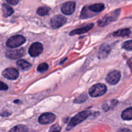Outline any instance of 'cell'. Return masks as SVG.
Listing matches in <instances>:
<instances>
[{
	"label": "cell",
	"mask_w": 132,
	"mask_h": 132,
	"mask_svg": "<svg viewBox=\"0 0 132 132\" xmlns=\"http://www.w3.org/2000/svg\"><path fill=\"white\" fill-rule=\"evenodd\" d=\"M10 131H16V132H24L28 131V128L23 125H18L15 126L13 128L10 130Z\"/></svg>",
	"instance_id": "21"
},
{
	"label": "cell",
	"mask_w": 132,
	"mask_h": 132,
	"mask_svg": "<svg viewBox=\"0 0 132 132\" xmlns=\"http://www.w3.org/2000/svg\"><path fill=\"white\" fill-rule=\"evenodd\" d=\"M21 0H6L8 3H9L10 5H15L18 3Z\"/></svg>",
	"instance_id": "27"
},
{
	"label": "cell",
	"mask_w": 132,
	"mask_h": 132,
	"mask_svg": "<svg viewBox=\"0 0 132 132\" xmlns=\"http://www.w3.org/2000/svg\"><path fill=\"white\" fill-rule=\"evenodd\" d=\"M121 117L122 119L126 120V121L132 120V107L125 110L121 114Z\"/></svg>",
	"instance_id": "16"
},
{
	"label": "cell",
	"mask_w": 132,
	"mask_h": 132,
	"mask_svg": "<svg viewBox=\"0 0 132 132\" xmlns=\"http://www.w3.org/2000/svg\"><path fill=\"white\" fill-rule=\"evenodd\" d=\"M48 69V65L45 63H41L37 67V71L39 72H44L47 70Z\"/></svg>",
	"instance_id": "23"
},
{
	"label": "cell",
	"mask_w": 132,
	"mask_h": 132,
	"mask_svg": "<svg viewBox=\"0 0 132 132\" xmlns=\"http://www.w3.org/2000/svg\"><path fill=\"white\" fill-rule=\"evenodd\" d=\"M111 52V47L108 44H103L101 45L98 52V57L99 59H104L107 57Z\"/></svg>",
	"instance_id": "12"
},
{
	"label": "cell",
	"mask_w": 132,
	"mask_h": 132,
	"mask_svg": "<svg viewBox=\"0 0 132 132\" xmlns=\"http://www.w3.org/2000/svg\"><path fill=\"white\" fill-rule=\"evenodd\" d=\"M67 22V18L61 15H57L53 17L50 21V24L53 28H58L64 25Z\"/></svg>",
	"instance_id": "5"
},
{
	"label": "cell",
	"mask_w": 132,
	"mask_h": 132,
	"mask_svg": "<svg viewBox=\"0 0 132 132\" xmlns=\"http://www.w3.org/2000/svg\"><path fill=\"white\" fill-rule=\"evenodd\" d=\"M89 8L94 12H100L103 11L104 10V5L103 3H97L90 5Z\"/></svg>",
	"instance_id": "18"
},
{
	"label": "cell",
	"mask_w": 132,
	"mask_h": 132,
	"mask_svg": "<svg viewBox=\"0 0 132 132\" xmlns=\"http://www.w3.org/2000/svg\"><path fill=\"white\" fill-rule=\"evenodd\" d=\"M107 91V88L105 85L101 83L96 84L91 87L89 90V94L91 97H97L104 95Z\"/></svg>",
	"instance_id": "2"
},
{
	"label": "cell",
	"mask_w": 132,
	"mask_h": 132,
	"mask_svg": "<svg viewBox=\"0 0 132 132\" xmlns=\"http://www.w3.org/2000/svg\"><path fill=\"white\" fill-rule=\"evenodd\" d=\"M50 9L46 6H41L37 10V14L41 16H44L48 14Z\"/></svg>",
	"instance_id": "20"
},
{
	"label": "cell",
	"mask_w": 132,
	"mask_h": 132,
	"mask_svg": "<svg viewBox=\"0 0 132 132\" xmlns=\"http://www.w3.org/2000/svg\"><path fill=\"white\" fill-rule=\"evenodd\" d=\"M2 10L3 14V16L5 18H7V17L10 16L12 14L14 13V9L8 5L7 4H3L2 5Z\"/></svg>",
	"instance_id": "14"
},
{
	"label": "cell",
	"mask_w": 132,
	"mask_h": 132,
	"mask_svg": "<svg viewBox=\"0 0 132 132\" xmlns=\"http://www.w3.org/2000/svg\"><path fill=\"white\" fill-rule=\"evenodd\" d=\"M17 65H18V67L19 68H21L23 70H28L30 69V68L32 67V65L30 64V63L23 60V59H19V60H18L17 61Z\"/></svg>",
	"instance_id": "15"
},
{
	"label": "cell",
	"mask_w": 132,
	"mask_h": 132,
	"mask_svg": "<svg viewBox=\"0 0 132 132\" xmlns=\"http://www.w3.org/2000/svg\"><path fill=\"white\" fill-rule=\"evenodd\" d=\"M120 131H130V130H126V129H124V130H120Z\"/></svg>",
	"instance_id": "29"
},
{
	"label": "cell",
	"mask_w": 132,
	"mask_h": 132,
	"mask_svg": "<svg viewBox=\"0 0 132 132\" xmlns=\"http://www.w3.org/2000/svg\"><path fill=\"white\" fill-rule=\"evenodd\" d=\"M1 116H5V117H7V116H10V113H8V112H5V113H1Z\"/></svg>",
	"instance_id": "28"
},
{
	"label": "cell",
	"mask_w": 132,
	"mask_h": 132,
	"mask_svg": "<svg viewBox=\"0 0 132 132\" xmlns=\"http://www.w3.org/2000/svg\"><path fill=\"white\" fill-rule=\"evenodd\" d=\"M25 54V51L24 48L15 49V50H8L5 52L6 57L10 59H18L24 56Z\"/></svg>",
	"instance_id": "4"
},
{
	"label": "cell",
	"mask_w": 132,
	"mask_h": 132,
	"mask_svg": "<svg viewBox=\"0 0 132 132\" xmlns=\"http://www.w3.org/2000/svg\"><path fill=\"white\" fill-rule=\"evenodd\" d=\"M76 9V3L73 1H68L63 3L61 6V11L66 15L73 14Z\"/></svg>",
	"instance_id": "11"
},
{
	"label": "cell",
	"mask_w": 132,
	"mask_h": 132,
	"mask_svg": "<svg viewBox=\"0 0 132 132\" xmlns=\"http://www.w3.org/2000/svg\"><path fill=\"white\" fill-rule=\"evenodd\" d=\"M4 77L10 80H15L19 77V72L14 68H8L3 72Z\"/></svg>",
	"instance_id": "7"
},
{
	"label": "cell",
	"mask_w": 132,
	"mask_h": 132,
	"mask_svg": "<svg viewBox=\"0 0 132 132\" xmlns=\"http://www.w3.org/2000/svg\"><path fill=\"white\" fill-rule=\"evenodd\" d=\"M89 10H90L89 6L88 7H86V6L84 7L83 9H82V12H81V14L80 18H81V19H86V18L92 17L94 15L92 14L91 13L89 12Z\"/></svg>",
	"instance_id": "19"
},
{
	"label": "cell",
	"mask_w": 132,
	"mask_h": 132,
	"mask_svg": "<svg viewBox=\"0 0 132 132\" xmlns=\"http://www.w3.org/2000/svg\"><path fill=\"white\" fill-rule=\"evenodd\" d=\"M86 99H87V95H86V94H82V95H80V96L79 97H77V99H75L74 103H84V102H85Z\"/></svg>",
	"instance_id": "22"
},
{
	"label": "cell",
	"mask_w": 132,
	"mask_h": 132,
	"mask_svg": "<svg viewBox=\"0 0 132 132\" xmlns=\"http://www.w3.org/2000/svg\"><path fill=\"white\" fill-rule=\"evenodd\" d=\"M122 47L127 50H132V40H130V41L124 43Z\"/></svg>",
	"instance_id": "24"
},
{
	"label": "cell",
	"mask_w": 132,
	"mask_h": 132,
	"mask_svg": "<svg viewBox=\"0 0 132 132\" xmlns=\"http://www.w3.org/2000/svg\"><path fill=\"white\" fill-rule=\"evenodd\" d=\"M43 47L42 44L40 43H34L30 46L29 48V54L32 57H37L42 53Z\"/></svg>",
	"instance_id": "10"
},
{
	"label": "cell",
	"mask_w": 132,
	"mask_h": 132,
	"mask_svg": "<svg viewBox=\"0 0 132 132\" xmlns=\"http://www.w3.org/2000/svg\"><path fill=\"white\" fill-rule=\"evenodd\" d=\"M25 38L23 36L17 35L10 37L6 41V46L9 48H16L24 43Z\"/></svg>",
	"instance_id": "3"
},
{
	"label": "cell",
	"mask_w": 132,
	"mask_h": 132,
	"mask_svg": "<svg viewBox=\"0 0 132 132\" xmlns=\"http://www.w3.org/2000/svg\"><path fill=\"white\" fill-rule=\"evenodd\" d=\"M130 34V30L128 28H124L120 29L116 31L113 33V36L115 37H120V36H128Z\"/></svg>",
	"instance_id": "17"
},
{
	"label": "cell",
	"mask_w": 132,
	"mask_h": 132,
	"mask_svg": "<svg viewBox=\"0 0 132 132\" xmlns=\"http://www.w3.org/2000/svg\"><path fill=\"white\" fill-rule=\"evenodd\" d=\"M94 25L93 23H90V24H88V25L82 27V28H77V29L73 30L72 32H70V36H74V35L82 34L86 33V32L90 30L94 27Z\"/></svg>",
	"instance_id": "13"
},
{
	"label": "cell",
	"mask_w": 132,
	"mask_h": 132,
	"mask_svg": "<svg viewBox=\"0 0 132 132\" xmlns=\"http://www.w3.org/2000/svg\"><path fill=\"white\" fill-rule=\"evenodd\" d=\"M90 115H91V112H90V111L88 110L82 111V112H81L79 113H77L76 116H75L74 117L70 120V122L68 123L67 128V131H69L71 129L73 128V127H75L76 125H79V124H80L81 122H82V121H85L87 117H88V116H90Z\"/></svg>",
	"instance_id": "1"
},
{
	"label": "cell",
	"mask_w": 132,
	"mask_h": 132,
	"mask_svg": "<svg viewBox=\"0 0 132 132\" xmlns=\"http://www.w3.org/2000/svg\"><path fill=\"white\" fill-rule=\"evenodd\" d=\"M8 88L9 87L6 84L0 81V90H8Z\"/></svg>",
	"instance_id": "26"
},
{
	"label": "cell",
	"mask_w": 132,
	"mask_h": 132,
	"mask_svg": "<svg viewBox=\"0 0 132 132\" xmlns=\"http://www.w3.org/2000/svg\"><path fill=\"white\" fill-rule=\"evenodd\" d=\"M121 72L117 70H113L110 72L106 77V81L110 85H116L121 79Z\"/></svg>",
	"instance_id": "8"
},
{
	"label": "cell",
	"mask_w": 132,
	"mask_h": 132,
	"mask_svg": "<svg viewBox=\"0 0 132 132\" xmlns=\"http://www.w3.org/2000/svg\"><path fill=\"white\" fill-rule=\"evenodd\" d=\"M120 10H117L116 11H115V12L113 13V15L110 16V15H106L104 18H102L99 21V25L100 27H104V26L107 25L109 23H110L111 22L113 21L114 20H116L117 18V17L119 16V14Z\"/></svg>",
	"instance_id": "6"
},
{
	"label": "cell",
	"mask_w": 132,
	"mask_h": 132,
	"mask_svg": "<svg viewBox=\"0 0 132 132\" xmlns=\"http://www.w3.org/2000/svg\"><path fill=\"white\" fill-rule=\"evenodd\" d=\"M61 130V128L59 125H55L52 126L51 128L50 129V131H60Z\"/></svg>",
	"instance_id": "25"
},
{
	"label": "cell",
	"mask_w": 132,
	"mask_h": 132,
	"mask_svg": "<svg viewBox=\"0 0 132 132\" xmlns=\"http://www.w3.org/2000/svg\"><path fill=\"white\" fill-rule=\"evenodd\" d=\"M55 120V116L52 113H45L39 117V122L41 125H47L54 122Z\"/></svg>",
	"instance_id": "9"
}]
</instances>
